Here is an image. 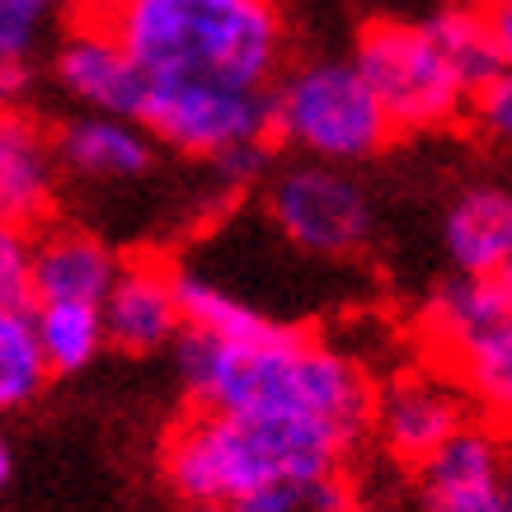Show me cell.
Segmentation results:
<instances>
[{"instance_id":"23","label":"cell","mask_w":512,"mask_h":512,"mask_svg":"<svg viewBox=\"0 0 512 512\" xmlns=\"http://www.w3.org/2000/svg\"><path fill=\"white\" fill-rule=\"evenodd\" d=\"M33 240L24 226L0 221V311H33Z\"/></svg>"},{"instance_id":"25","label":"cell","mask_w":512,"mask_h":512,"mask_svg":"<svg viewBox=\"0 0 512 512\" xmlns=\"http://www.w3.org/2000/svg\"><path fill=\"white\" fill-rule=\"evenodd\" d=\"M489 19H494V33H498V47H503V57L512 62V0H498L494 10H489Z\"/></svg>"},{"instance_id":"19","label":"cell","mask_w":512,"mask_h":512,"mask_svg":"<svg viewBox=\"0 0 512 512\" xmlns=\"http://www.w3.org/2000/svg\"><path fill=\"white\" fill-rule=\"evenodd\" d=\"M179 311H184V334H202V339H249L273 325L268 315L198 273H179Z\"/></svg>"},{"instance_id":"27","label":"cell","mask_w":512,"mask_h":512,"mask_svg":"<svg viewBox=\"0 0 512 512\" xmlns=\"http://www.w3.org/2000/svg\"><path fill=\"white\" fill-rule=\"evenodd\" d=\"M5 480H10V447L0 442V489H5Z\"/></svg>"},{"instance_id":"14","label":"cell","mask_w":512,"mask_h":512,"mask_svg":"<svg viewBox=\"0 0 512 512\" xmlns=\"http://www.w3.org/2000/svg\"><path fill=\"white\" fill-rule=\"evenodd\" d=\"M442 249L456 273H498L512 264V188L475 184L447 207Z\"/></svg>"},{"instance_id":"9","label":"cell","mask_w":512,"mask_h":512,"mask_svg":"<svg viewBox=\"0 0 512 512\" xmlns=\"http://www.w3.org/2000/svg\"><path fill=\"white\" fill-rule=\"evenodd\" d=\"M423 512H512V433L470 419L414 466Z\"/></svg>"},{"instance_id":"11","label":"cell","mask_w":512,"mask_h":512,"mask_svg":"<svg viewBox=\"0 0 512 512\" xmlns=\"http://www.w3.org/2000/svg\"><path fill=\"white\" fill-rule=\"evenodd\" d=\"M104 329L123 353H156L184 329L179 311V273L160 259H127L118 264L109 296H104Z\"/></svg>"},{"instance_id":"10","label":"cell","mask_w":512,"mask_h":512,"mask_svg":"<svg viewBox=\"0 0 512 512\" xmlns=\"http://www.w3.org/2000/svg\"><path fill=\"white\" fill-rule=\"evenodd\" d=\"M57 85L71 99H80L94 113H123V118H141L146 99H151V76L141 71L132 57V47L118 38L109 19H85L62 38L57 47Z\"/></svg>"},{"instance_id":"6","label":"cell","mask_w":512,"mask_h":512,"mask_svg":"<svg viewBox=\"0 0 512 512\" xmlns=\"http://www.w3.org/2000/svg\"><path fill=\"white\" fill-rule=\"evenodd\" d=\"M141 123L179 156L221 160L240 146H259L273 132V90L254 85H198L156 80Z\"/></svg>"},{"instance_id":"21","label":"cell","mask_w":512,"mask_h":512,"mask_svg":"<svg viewBox=\"0 0 512 512\" xmlns=\"http://www.w3.org/2000/svg\"><path fill=\"white\" fill-rule=\"evenodd\" d=\"M62 10V0H0V99L24 90L29 57Z\"/></svg>"},{"instance_id":"8","label":"cell","mask_w":512,"mask_h":512,"mask_svg":"<svg viewBox=\"0 0 512 512\" xmlns=\"http://www.w3.org/2000/svg\"><path fill=\"white\" fill-rule=\"evenodd\" d=\"M470 414H475V404L461 390V381L442 362H433V367L390 376L386 386L376 390L372 433L395 461L423 466L442 442H451L466 428Z\"/></svg>"},{"instance_id":"15","label":"cell","mask_w":512,"mask_h":512,"mask_svg":"<svg viewBox=\"0 0 512 512\" xmlns=\"http://www.w3.org/2000/svg\"><path fill=\"white\" fill-rule=\"evenodd\" d=\"M118 278V259L104 240L76 226H57L33 240V292L38 301H99Z\"/></svg>"},{"instance_id":"5","label":"cell","mask_w":512,"mask_h":512,"mask_svg":"<svg viewBox=\"0 0 512 512\" xmlns=\"http://www.w3.org/2000/svg\"><path fill=\"white\" fill-rule=\"evenodd\" d=\"M353 62L381 94L395 132H437L470 113L475 85L433 19H376L357 33Z\"/></svg>"},{"instance_id":"29","label":"cell","mask_w":512,"mask_h":512,"mask_svg":"<svg viewBox=\"0 0 512 512\" xmlns=\"http://www.w3.org/2000/svg\"><path fill=\"white\" fill-rule=\"evenodd\" d=\"M498 278H503V282H508V287H512V264H508V268H498Z\"/></svg>"},{"instance_id":"13","label":"cell","mask_w":512,"mask_h":512,"mask_svg":"<svg viewBox=\"0 0 512 512\" xmlns=\"http://www.w3.org/2000/svg\"><path fill=\"white\" fill-rule=\"evenodd\" d=\"M57 156L80 179H137L156 160V132L123 113H85L57 132Z\"/></svg>"},{"instance_id":"2","label":"cell","mask_w":512,"mask_h":512,"mask_svg":"<svg viewBox=\"0 0 512 512\" xmlns=\"http://www.w3.org/2000/svg\"><path fill=\"white\" fill-rule=\"evenodd\" d=\"M348 442L306 423L198 409L165 437V480L193 512H226L268 484L339 475Z\"/></svg>"},{"instance_id":"1","label":"cell","mask_w":512,"mask_h":512,"mask_svg":"<svg viewBox=\"0 0 512 512\" xmlns=\"http://www.w3.org/2000/svg\"><path fill=\"white\" fill-rule=\"evenodd\" d=\"M198 409L306 423L353 447L372 428L376 390L348 353L287 325H268L249 339L188 334L179 348Z\"/></svg>"},{"instance_id":"22","label":"cell","mask_w":512,"mask_h":512,"mask_svg":"<svg viewBox=\"0 0 512 512\" xmlns=\"http://www.w3.org/2000/svg\"><path fill=\"white\" fill-rule=\"evenodd\" d=\"M226 512H353V494L339 475L329 480H292V484H268L259 494L240 498Z\"/></svg>"},{"instance_id":"16","label":"cell","mask_w":512,"mask_h":512,"mask_svg":"<svg viewBox=\"0 0 512 512\" xmlns=\"http://www.w3.org/2000/svg\"><path fill=\"white\" fill-rule=\"evenodd\" d=\"M512 320V287L498 273H456L423 306V339L433 348V362L451 348L470 343L475 334Z\"/></svg>"},{"instance_id":"20","label":"cell","mask_w":512,"mask_h":512,"mask_svg":"<svg viewBox=\"0 0 512 512\" xmlns=\"http://www.w3.org/2000/svg\"><path fill=\"white\" fill-rule=\"evenodd\" d=\"M47 357L33 329V311H0V409L33 400L47 381Z\"/></svg>"},{"instance_id":"7","label":"cell","mask_w":512,"mask_h":512,"mask_svg":"<svg viewBox=\"0 0 512 512\" xmlns=\"http://www.w3.org/2000/svg\"><path fill=\"white\" fill-rule=\"evenodd\" d=\"M268 212L296 249L320 259H348L372 240V202L353 174L329 160L282 170L268 188Z\"/></svg>"},{"instance_id":"3","label":"cell","mask_w":512,"mask_h":512,"mask_svg":"<svg viewBox=\"0 0 512 512\" xmlns=\"http://www.w3.org/2000/svg\"><path fill=\"white\" fill-rule=\"evenodd\" d=\"M141 71L156 80L273 90L282 19L273 0H127L109 15Z\"/></svg>"},{"instance_id":"12","label":"cell","mask_w":512,"mask_h":512,"mask_svg":"<svg viewBox=\"0 0 512 512\" xmlns=\"http://www.w3.org/2000/svg\"><path fill=\"white\" fill-rule=\"evenodd\" d=\"M57 137H47L29 113L0 109V221L38 226L57 198Z\"/></svg>"},{"instance_id":"26","label":"cell","mask_w":512,"mask_h":512,"mask_svg":"<svg viewBox=\"0 0 512 512\" xmlns=\"http://www.w3.org/2000/svg\"><path fill=\"white\" fill-rule=\"evenodd\" d=\"M127 0H85V10H90L94 19H109V15H118Z\"/></svg>"},{"instance_id":"17","label":"cell","mask_w":512,"mask_h":512,"mask_svg":"<svg viewBox=\"0 0 512 512\" xmlns=\"http://www.w3.org/2000/svg\"><path fill=\"white\" fill-rule=\"evenodd\" d=\"M437 362L461 381V390L470 395V404L480 409L484 419L512 433V320L475 334L470 343L451 348Z\"/></svg>"},{"instance_id":"4","label":"cell","mask_w":512,"mask_h":512,"mask_svg":"<svg viewBox=\"0 0 512 512\" xmlns=\"http://www.w3.org/2000/svg\"><path fill=\"white\" fill-rule=\"evenodd\" d=\"M273 132L311 160L357 165L395 137V123L353 57H325L292 66L273 85Z\"/></svg>"},{"instance_id":"24","label":"cell","mask_w":512,"mask_h":512,"mask_svg":"<svg viewBox=\"0 0 512 512\" xmlns=\"http://www.w3.org/2000/svg\"><path fill=\"white\" fill-rule=\"evenodd\" d=\"M470 123L480 127L489 141L512 146V62H503L494 76L484 80L470 99Z\"/></svg>"},{"instance_id":"18","label":"cell","mask_w":512,"mask_h":512,"mask_svg":"<svg viewBox=\"0 0 512 512\" xmlns=\"http://www.w3.org/2000/svg\"><path fill=\"white\" fill-rule=\"evenodd\" d=\"M33 329L52 372H80L109 343L99 301H33Z\"/></svg>"},{"instance_id":"28","label":"cell","mask_w":512,"mask_h":512,"mask_svg":"<svg viewBox=\"0 0 512 512\" xmlns=\"http://www.w3.org/2000/svg\"><path fill=\"white\" fill-rule=\"evenodd\" d=\"M466 5H480V10H494L498 0H466Z\"/></svg>"}]
</instances>
